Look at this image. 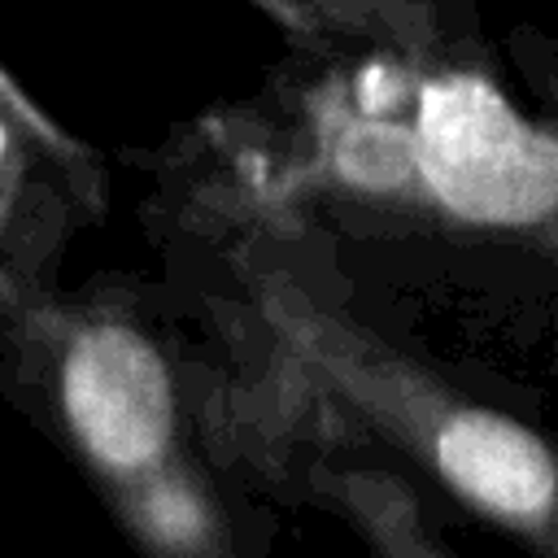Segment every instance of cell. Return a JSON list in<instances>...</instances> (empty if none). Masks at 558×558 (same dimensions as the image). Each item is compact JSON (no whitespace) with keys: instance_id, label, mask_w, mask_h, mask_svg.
I'll list each match as a JSON object with an SVG mask.
<instances>
[{"instance_id":"cell-6","label":"cell","mask_w":558,"mask_h":558,"mask_svg":"<svg viewBox=\"0 0 558 558\" xmlns=\"http://www.w3.org/2000/svg\"><path fill=\"white\" fill-rule=\"evenodd\" d=\"M301 52L436 48L449 26L436 0H248Z\"/></svg>"},{"instance_id":"cell-1","label":"cell","mask_w":558,"mask_h":558,"mask_svg":"<svg viewBox=\"0 0 558 558\" xmlns=\"http://www.w3.org/2000/svg\"><path fill=\"white\" fill-rule=\"evenodd\" d=\"M166 144L283 227L558 279V87L527 109L488 52H301Z\"/></svg>"},{"instance_id":"cell-5","label":"cell","mask_w":558,"mask_h":558,"mask_svg":"<svg viewBox=\"0 0 558 558\" xmlns=\"http://www.w3.org/2000/svg\"><path fill=\"white\" fill-rule=\"evenodd\" d=\"M305 484L362 536L366 558H453L432 532L405 475L371 466L362 458L314 453V462L305 466Z\"/></svg>"},{"instance_id":"cell-4","label":"cell","mask_w":558,"mask_h":558,"mask_svg":"<svg viewBox=\"0 0 558 558\" xmlns=\"http://www.w3.org/2000/svg\"><path fill=\"white\" fill-rule=\"evenodd\" d=\"M105 214V157L44 113L0 65V275L22 296L57 288L70 244Z\"/></svg>"},{"instance_id":"cell-3","label":"cell","mask_w":558,"mask_h":558,"mask_svg":"<svg viewBox=\"0 0 558 558\" xmlns=\"http://www.w3.org/2000/svg\"><path fill=\"white\" fill-rule=\"evenodd\" d=\"M0 401L70 458L140 558H248L161 292L96 275L17 301L0 318Z\"/></svg>"},{"instance_id":"cell-7","label":"cell","mask_w":558,"mask_h":558,"mask_svg":"<svg viewBox=\"0 0 558 558\" xmlns=\"http://www.w3.org/2000/svg\"><path fill=\"white\" fill-rule=\"evenodd\" d=\"M17 301H26V296H22V292H17V288H13V283L0 275V318H4V314H9Z\"/></svg>"},{"instance_id":"cell-2","label":"cell","mask_w":558,"mask_h":558,"mask_svg":"<svg viewBox=\"0 0 558 558\" xmlns=\"http://www.w3.org/2000/svg\"><path fill=\"white\" fill-rule=\"evenodd\" d=\"M144 166V227L166 257V296L201 314L231 357L196 362L201 423L227 471L248 466L296 410L349 418L536 558H558L554 436L357 318L296 270L257 214L174 153L157 148Z\"/></svg>"}]
</instances>
